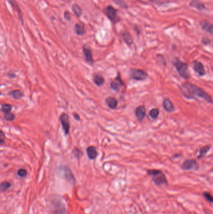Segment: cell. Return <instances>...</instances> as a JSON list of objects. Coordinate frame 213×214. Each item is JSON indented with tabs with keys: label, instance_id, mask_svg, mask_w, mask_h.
Returning a JSON list of instances; mask_svg holds the SVG:
<instances>
[{
	"label": "cell",
	"instance_id": "obj_15",
	"mask_svg": "<svg viewBox=\"0 0 213 214\" xmlns=\"http://www.w3.org/2000/svg\"><path fill=\"white\" fill-rule=\"evenodd\" d=\"M83 51L85 57L86 61L90 64H93L94 63V60L93 58V55L91 49L88 47L84 46L83 48Z\"/></svg>",
	"mask_w": 213,
	"mask_h": 214
},
{
	"label": "cell",
	"instance_id": "obj_30",
	"mask_svg": "<svg viewBox=\"0 0 213 214\" xmlns=\"http://www.w3.org/2000/svg\"><path fill=\"white\" fill-rule=\"evenodd\" d=\"M73 153L74 155L76 157H77V158H80V157L83 155V152H82V151L79 150V148H76V147L74 148V149L73 151Z\"/></svg>",
	"mask_w": 213,
	"mask_h": 214
},
{
	"label": "cell",
	"instance_id": "obj_28",
	"mask_svg": "<svg viewBox=\"0 0 213 214\" xmlns=\"http://www.w3.org/2000/svg\"><path fill=\"white\" fill-rule=\"evenodd\" d=\"M11 109H12V106L10 105H9V104H3V105H2V111L5 113L10 112Z\"/></svg>",
	"mask_w": 213,
	"mask_h": 214
},
{
	"label": "cell",
	"instance_id": "obj_35",
	"mask_svg": "<svg viewBox=\"0 0 213 214\" xmlns=\"http://www.w3.org/2000/svg\"><path fill=\"white\" fill-rule=\"evenodd\" d=\"M65 18H66V19L69 21L71 19V15L68 11L65 12Z\"/></svg>",
	"mask_w": 213,
	"mask_h": 214
},
{
	"label": "cell",
	"instance_id": "obj_31",
	"mask_svg": "<svg viewBox=\"0 0 213 214\" xmlns=\"http://www.w3.org/2000/svg\"><path fill=\"white\" fill-rule=\"evenodd\" d=\"M27 175V171L24 169H21L18 171V175L21 178L25 177Z\"/></svg>",
	"mask_w": 213,
	"mask_h": 214
},
{
	"label": "cell",
	"instance_id": "obj_22",
	"mask_svg": "<svg viewBox=\"0 0 213 214\" xmlns=\"http://www.w3.org/2000/svg\"><path fill=\"white\" fill-rule=\"evenodd\" d=\"M8 1L10 2V3L11 4V5L12 6V7L13 8V9L15 10H16L17 11V13H18L19 17L21 19V20H22V15H21V11L17 4V3L15 1V0H8Z\"/></svg>",
	"mask_w": 213,
	"mask_h": 214
},
{
	"label": "cell",
	"instance_id": "obj_26",
	"mask_svg": "<svg viewBox=\"0 0 213 214\" xmlns=\"http://www.w3.org/2000/svg\"><path fill=\"white\" fill-rule=\"evenodd\" d=\"M202 195L204 197V199L210 203H213V197L211 194L207 191H204L202 193Z\"/></svg>",
	"mask_w": 213,
	"mask_h": 214
},
{
	"label": "cell",
	"instance_id": "obj_6",
	"mask_svg": "<svg viewBox=\"0 0 213 214\" xmlns=\"http://www.w3.org/2000/svg\"><path fill=\"white\" fill-rule=\"evenodd\" d=\"M181 168L183 170H198L199 165L197 161L194 159H187L182 164Z\"/></svg>",
	"mask_w": 213,
	"mask_h": 214
},
{
	"label": "cell",
	"instance_id": "obj_13",
	"mask_svg": "<svg viewBox=\"0 0 213 214\" xmlns=\"http://www.w3.org/2000/svg\"><path fill=\"white\" fill-rule=\"evenodd\" d=\"M200 25L203 30L210 33L211 35L213 34V26L211 23L206 20H203L201 21Z\"/></svg>",
	"mask_w": 213,
	"mask_h": 214
},
{
	"label": "cell",
	"instance_id": "obj_29",
	"mask_svg": "<svg viewBox=\"0 0 213 214\" xmlns=\"http://www.w3.org/2000/svg\"><path fill=\"white\" fill-rule=\"evenodd\" d=\"M113 1L116 5H119V6H121L122 8H127V4L125 3L124 1H123V0H113Z\"/></svg>",
	"mask_w": 213,
	"mask_h": 214
},
{
	"label": "cell",
	"instance_id": "obj_18",
	"mask_svg": "<svg viewBox=\"0 0 213 214\" xmlns=\"http://www.w3.org/2000/svg\"><path fill=\"white\" fill-rule=\"evenodd\" d=\"M211 147V145H206L202 147L199 151V155L198 156V158L201 159L203 158L204 156H205L208 153V152L210 150Z\"/></svg>",
	"mask_w": 213,
	"mask_h": 214
},
{
	"label": "cell",
	"instance_id": "obj_24",
	"mask_svg": "<svg viewBox=\"0 0 213 214\" xmlns=\"http://www.w3.org/2000/svg\"><path fill=\"white\" fill-rule=\"evenodd\" d=\"M11 186V183L7 181L3 182L2 183H0V190L2 192H5L8 189H9L10 187Z\"/></svg>",
	"mask_w": 213,
	"mask_h": 214
},
{
	"label": "cell",
	"instance_id": "obj_27",
	"mask_svg": "<svg viewBox=\"0 0 213 214\" xmlns=\"http://www.w3.org/2000/svg\"><path fill=\"white\" fill-rule=\"evenodd\" d=\"M149 115L152 119H156L159 115V110L158 109H152L149 111Z\"/></svg>",
	"mask_w": 213,
	"mask_h": 214
},
{
	"label": "cell",
	"instance_id": "obj_21",
	"mask_svg": "<svg viewBox=\"0 0 213 214\" xmlns=\"http://www.w3.org/2000/svg\"><path fill=\"white\" fill-rule=\"evenodd\" d=\"M72 10L74 12V13L76 15V16L78 18L81 17L82 14H83V11L81 8H80V6H78L77 4H74L72 6Z\"/></svg>",
	"mask_w": 213,
	"mask_h": 214
},
{
	"label": "cell",
	"instance_id": "obj_8",
	"mask_svg": "<svg viewBox=\"0 0 213 214\" xmlns=\"http://www.w3.org/2000/svg\"><path fill=\"white\" fill-rule=\"evenodd\" d=\"M60 122L61 123L63 128L65 131V133L66 135H68L69 132V128H70V123H69V118L68 114L63 113L61 115L60 117Z\"/></svg>",
	"mask_w": 213,
	"mask_h": 214
},
{
	"label": "cell",
	"instance_id": "obj_7",
	"mask_svg": "<svg viewBox=\"0 0 213 214\" xmlns=\"http://www.w3.org/2000/svg\"><path fill=\"white\" fill-rule=\"evenodd\" d=\"M124 85V83L121 78V75L119 72H118L116 77L115 78V79L113 80V81L111 82V84H110L111 88L114 91L118 92H119L121 87H123Z\"/></svg>",
	"mask_w": 213,
	"mask_h": 214
},
{
	"label": "cell",
	"instance_id": "obj_39",
	"mask_svg": "<svg viewBox=\"0 0 213 214\" xmlns=\"http://www.w3.org/2000/svg\"><path fill=\"white\" fill-rule=\"evenodd\" d=\"M0 95H2V93H0Z\"/></svg>",
	"mask_w": 213,
	"mask_h": 214
},
{
	"label": "cell",
	"instance_id": "obj_32",
	"mask_svg": "<svg viewBox=\"0 0 213 214\" xmlns=\"http://www.w3.org/2000/svg\"><path fill=\"white\" fill-rule=\"evenodd\" d=\"M5 118L7 121H12V120H13L15 119V115H14V114H13L11 112L6 113H5Z\"/></svg>",
	"mask_w": 213,
	"mask_h": 214
},
{
	"label": "cell",
	"instance_id": "obj_37",
	"mask_svg": "<svg viewBox=\"0 0 213 214\" xmlns=\"http://www.w3.org/2000/svg\"><path fill=\"white\" fill-rule=\"evenodd\" d=\"M181 155V154H176L174 155L173 156V158H179V156H180Z\"/></svg>",
	"mask_w": 213,
	"mask_h": 214
},
{
	"label": "cell",
	"instance_id": "obj_17",
	"mask_svg": "<svg viewBox=\"0 0 213 214\" xmlns=\"http://www.w3.org/2000/svg\"><path fill=\"white\" fill-rule=\"evenodd\" d=\"M104 77L99 74V73H95L93 75V82L98 87H101L104 83Z\"/></svg>",
	"mask_w": 213,
	"mask_h": 214
},
{
	"label": "cell",
	"instance_id": "obj_20",
	"mask_svg": "<svg viewBox=\"0 0 213 214\" xmlns=\"http://www.w3.org/2000/svg\"><path fill=\"white\" fill-rule=\"evenodd\" d=\"M190 6L191 7H193V8H196V9L201 10V11L203 10L204 9L206 8L203 4H202L199 2L197 1V0H193V1L190 3Z\"/></svg>",
	"mask_w": 213,
	"mask_h": 214
},
{
	"label": "cell",
	"instance_id": "obj_19",
	"mask_svg": "<svg viewBox=\"0 0 213 214\" xmlns=\"http://www.w3.org/2000/svg\"><path fill=\"white\" fill-rule=\"evenodd\" d=\"M121 37H122L123 40H124V41L127 44V45L130 46L133 43L132 38L129 34H128L127 33H123L121 35Z\"/></svg>",
	"mask_w": 213,
	"mask_h": 214
},
{
	"label": "cell",
	"instance_id": "obj_1",
	"mask_svg": "<svg viewBox=\"0 0 213 214\" xmlns=\"http://www.w3.org/2000/svg\"><path fill=\"white\" fill-rule=\"evenodd\" d=\"M180 90L182 95L186 98L193 99L197 96L204 99L211 104L212 103V99L209 94L206 93L201 88L190 82L183 83L180 87Z\"/></svg>",
	"mask_w": 213,
	"mask_h": 214
},
{
	"label": "cell",
	"instance_id": "obj_3",
	"mask_svg": "<svg viewBox=\"0 0 213 214\" xmlns=\"http://www.w3.org/2000/svg\"><path fill=\"white\" fill-rule=\"evenodd\" d=\"M173 64L181 77L184 79L190 78L191 73L190 72L188 65L187 63L182 62L178 58H175L173 60Z\"/></svg>",
	"mask_w": 213,
	"mask_h": 214
},
{
	"label": "cell",
	"instance_id": "obj_11",
	"mask_svg": "<svg viewBox=\"0 0 213 214\" xmlns=\"http://www.w3.org/2000/svg\"><path fill=\"white\" fill-rule=\"evenodd\" d=\"M146 110L144 106L140 105L137 107L135 110V115L139 122H141L146 117Z\"/></svg>",
	"mask_w": 213,
	"mask_h": 214
},
{
	"label": "cell",
	"instance_id": "obj_10",
	"mask_svg": "<svg viewBox=\"0 0 213 214\" xmlns=\"http://www.w3.org/2000/svg\"><path fill=\"white\" fill-rule=\"evenodd\" d=\"M104 12L106 15L109 18V19L112 21H115L117 18V13L118 11L115 8L111 6H108L104 10Z\"/></svg>",
	"mask_w": 213,
	"mask_h": 214
},
{
	"label": "cell",
	"instance_id": "obj_36",
	"mask_svg": "<svg viewBox=\"0 0 213 214\" xmlns=\"http://www.w3.org/2000/svg\"><path fill=\"white\" fill-rule=\"evenodd\" d=\"M73 116H74V118H75L76 120H80V118H79V116L78 114L74 113H73Z\"/></svg>",
	"mask_w": 213,
	"mask_h": 214
},
{
	"label": "cell",
	"instance_id": "obj_25",
	"mask_svg": "<svg viewBox=\"0 0 213 214\" xmlns=\"http://www.w3.org/2000/svg\"><path fill=\"white\" fill-rule=\"evenodd\" d=\"M10 95H11L15 99H17V100L23 97V92L21 91H20V90H14V91L11 92L10 93Z\"/></svg>",
	"mask_w": 213,
	"mask_h": 214
},
{
	"label": "cell",
	"instance_id": "obj_12",
	"mask_svg": "<svg viewBox=\"0 0 213 214\" xmlns=\"http://www.w3.org/2000/svg\"><path fill=\"white\" fill-rule=\"evenodd\" d=\"M163 106L165 110L168 113H172L174 111V106L169 98H164L163 101Z\"/></svg>",
	"mask_w": 213,
	"mask_h": 214
},
{
	"label": "cell",
	"instance_id": "obj_33",
	"mask_svg": "<svg viewBox=\"0 0 213 214\" xmlns=\"http://www.w3.org/2000/svg\"><path fill=\"white\" fill-rule=\"evenodd\" d=\"M5 141V135L3 131L0 130V144H3Z\"/></svg>",
	"mask_w": 213,
	"mask_h": 214
},
{
	"label": "cell",
	"instance_id": "obj_2",
	"mask_svg": "<svg viewBox=\"0 0 213 214\" xmlns=\"http://www.w3.org/2000/svg\"><path fill=\"white\" fill-rule=\"evenodd\" d=\"M146 173L152 178V182L155 185L160 186L162 185H168V182L164 172L159 169H148L146 170Z\"/></svg>",
	"mask_w": 213,
	"mask_h": 214
},
{
	"label": "cell",
	"instance_id": "obj_4",
	"mask_svg": "<svg viewBox=\"0 0 213 214\" xmlns=\"http://www.w3.org/2000/svg\"><path fill=\"white\" fill-rule=\"evenodd\" d=\"M129 75L131 79L137 81H143L148 78V74L146 71L137 68H131L129 71Z\"/></svg>",
	"mask_w": 213,
	"mask_h": 214
},
{
	"label": "cell",
	"instance_id": "obj_16",
	"mask_svg": "<svg viewBox=\"0 0 213 214\" xmlns=\"http://www.w3.org/2000/svg\"><path fill=\"white\" fill-rule=\"evenodd\" d=\"M106 103L111 109H116L118 105V101L115 97L110 96L106 99Z\"/></svg>",
	"mask_w": 213,
	"mask_h": 214
},
{
	"label": "cell",
	"instance_id": "obj_23",
	"mask_svg": "<svg viewBox=\"0 0 213 214\" xmlns=\"http://www.w3.org/2000/svg\"><path fill=\"white\" fill-rule=\"evenodd\" d=\"M75 32L78 35H83L85 33L84 26L80 24H76L75 25Z\"/></svg>",
	"mask_w": 213,
	"mask_h": 214
},
{
	"label": "cell",
	"instance_id": "obj_9",
	"mask_svg": "<svg viewBox=\"0 0 213 214\" xmlns=\"http://www.w3.org/2000/svg\"><path fill=\"white\" fill-rule=\"evenodd\" d=\"M192 66L196 73L200 76H203L206 75V70L203 64L199 61H193L192 62Z\"/></svg>",
	"mask_w": 213,
	"mask_h": 214
},
{
	"label": "cell",
	"instance_id": "obj_14",
	"mask_svg": "<svg viewBox=\"0 0 213 214\" xmlns=\"http://www.w3.org/2000/svg\"><path fill=\"white\" fill-rule=\"evenodd\" d=\"M86 153H87V155L88 158L90 160H95L98 155L97 149L94 146L88 147L86 148Z\"/></svg>",
	"mask_w": 213,
	"mask_h": 214
},
{
	"label": "cell",
	"instance_id": "obj_5",
	"mask_svg": "<svg viewBox=\"0 0 213 214\" xmlns=\"http://www.w3.org/2000/svg\"><path fill=\"white\" fill-rule=\"evenodd\" d=\"M60 174L62 175V177L68 181L71 185H74L76 183V179L75 177L72 173L71 169L66 166L61 167L60 168Z\"/></svg>",
	"mask_w": 213,
	"mask_h": 214
},
{
	"label": "cell",
	"instance_id": "obj_38",
	"mask_svg": "<svg viewBox=\"0 0 213 214\" xmlns=\"http://www.w3.org/2000/svg\"><path fill=\"white\" fill-rule=\"evenodd\" d=\"M62 1H63V2H69V0H62Z\"/></svg>",
	"mask_w": 213,
	"mask_h": 214
},
{
	"label": "cell",
	"instance_id": "obj_34",
	"mask_svg": "<svg viewBox=\"0 0 213 214\" xmlns=\"http://www.w3.org/2000/svg\"><path fill=\"white\" fill-rule=\"evenodd\" d=\"M210 43H211V41L209 40V39L206 38H203V39H202V43L203 44L207 45L209 44Z\"/></svg>",
	"mask_w": 213,
	"mask_h": 214
}]
</instances>
